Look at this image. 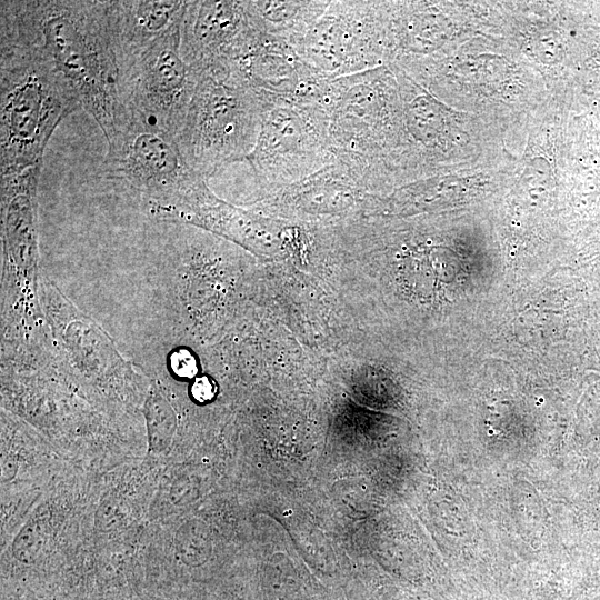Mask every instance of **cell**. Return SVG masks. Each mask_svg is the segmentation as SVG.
<instances>
[{"instance_id":"obj_1","label":"cell","mask_w":600,"mask_h":600,"mask_svg":"<svg viewBox=\"0 0 600 600\" xmlns=\"http://www.w3.org/2000/svg\"><path fill=\"white\" fill-rule=\"evenodd\" d=\"M0 39L42 54L68 81L108 140L122 106L106 1L0 2Z\"/></svg>"},{"instance_id":"obj_2","label":"cell","mask_w":600,"mask_h":600,"mask_svg":"<svg viewBox=\"0 0 600 600\" xmlns=\"http://www.w3.org/2000/svg\"><path fill=\"white\" fill-rule=\"evenodd\" d=\"M1 177L42 162L56 128L79 104L57 69L29 46L0 41Z\"/></svg>"},{"instance_id":"obj_3","label":"cell","mask_w":600,"mask_h":600,"mask_svg":"<svg viewBox=\"0 0 600 600\" xmlns=\"http://www.w3.org/2000/svg\"><path fill=\"white\" fill-rule=\"evenodd\" d=\"M267 99L239 63L197 71V82L176 137L190 168L204 179L246 161L261 129Z\"/></svg>"},{"instance_id":"obj_4","label":"cell","mask_w":600,"mask_h":600,"mask_svg":"<svg viewBox=\"0 0 600 600\" xmlns=\"http://www.w3.org/2000/svg\"><path fill=\"white\" fill-rule=\"evenodd\" d=\"M392 74L381 66L333 79L328 108L336 160L363 189L380 182L394 138Z\"/></svg>"},{"instance_id":"obj_5","label":"cell","mask_w":600,"mask_h":600,"mask_svg":"<svg viewBox=\"0 0 600 600\" xmlns=\"http://www.w3.org/2000/svg\"><path fill=\"white\" fill-rule=\"evenodd\" d=\"M263 94L260 133L246 160L260 182L280 190L336 161L327 111Z\"/></svg>"},{"instance_id":"obj_6","label":"cell","mask_w":600,"mask_h":600,"mask_svg":"<svg viewBox=\"0 0 600 600\" xmlns=\"http://www.w3.org/2000/svg\"><path fill=\"white\" fill-rule=\"evenodd\" d=\"M101 173L129 183L148 206L172 202L201 180L187 163L174 137L148 124L121 106Z\"/></svg>"},{"instance_id":"obj_7","label":"cell","mask_w":600,"mask_h":600,"mask_svg":"<svg viewBox=\"0 0 600 600\" xmlns=\"http://www.w3.org/2000/svg\"><path fill=\"white\" fill-rule=\"evenodd\" d=\"M384 7L373 1H330L292 48L310 69L329 79L381 67L388 41Z\"/></svg>"},{"instance_id":"obj_8","label":"cell","mask_w":600,"mask_h":600,"mask_svg":"<svg viewBox=\"0 0 600 600\" xmlns=\"http://www.w3.org/2000/svg\"><path fill=\"white\" fill-rule=\"evenodd\" d=\"M180 44L181 23H178L118 70L122 106L174 138L197 82V71L183 59Z\"/></svg>"},{"instance_id":"obj_9","label":"cell","mask_w":600,"mask_h":600,"mask_svg":"<svg viewBox=\"0 0 600 600\" xmlns=\"http://www.w3.org/2000/svg\"><path fill=\"white\" fill-rule=\"evenodd\" d=\"M246 1H188L181 22L180 50L196 71L239 63L263 40Z\"/></svg>"},{"instance_id":"obj_10","label":"cell","mask_w":600,"mask_h":600,"mask_svg":"<svg viewBox=\"0 0 600 600\" xmlns=\"http://www.w3.org/2000/svg\"><path fill=\"white\" fill-rule=\"evenodd\" d=\"M188 1H106L118 70L129 64L157 39L182 22Z\"/></svg>"},{"instance_id":"obj_11","label":"cell","mask_w":600,"mask_h":600,"mask_svg":"<svg viewBox=\"0 0 600 600\" xmlns=\"http://www.w3.org/2000/svg\"><path fill=\"white\" fill-rule=\"evenodd\" d=\"M330 1H246L263 37L291 47L327 9Z\"/></svg>"},{"instance_id":"obj_12","label":"cell","mask_w":600,"mask_h":600,"mask_svg":"<svg viewBox=\"0 0 600 600\" xmlns=\"http://www.w3.org/2000/svg\"><path fill=\"white\" fill-rule=\"evenodd\" d=\"M149 448L156 453L167 451L173 440L176 416L168 401L153 393L146 406Z\"/></svg>"},{"instance_id":"obj_13","label":"cell","mask_w":600,"mask_h":600,"mask_svg":"<svg viewBox=\"0 0 600 600\" xmlns=\"http://www.w3.org/2000/svg\"><path fill=\"white\" fill-rule=\"evenodd\" d=\"M48 529L41 518H32L17 533L12 542V554L22 563H32L42 551Z\"/></svg>"},{"instance_id":"obj_14","label":"cell","mask_w":600,"mask_h":600,"mask_svg":"<svg viewBox=\"0 0 600 600\" xmlns=\"http://www.w3.org/2000/svg\"><path fill=\"white\" fill-rule=\"evenodd\" d=\"M202 532V529L199 530L193 522H187L177 530L174 547L184 563L197 564L203 559L206 542Z\"/></svg>"},{"instance_id":"obj_15","label":"cell","mask_w":600,"mask_h":600,"mask_svg":"<svg viewBox=\"0 0 600 600\" xmlns=\"http://www.w3.org/2000/svg\"><path fill=\"white\" fill-rule=\"evenodd\" d=\"M124 517L120 501L109 498L100 504L96 522L101 529L110 530L119 527Z\"/></svg>"},{"instance_id":"obj_16","label":"cell","mask_w":600,"mask_h":600,"mask_svg":"<svg viewBox=\"0 0 600 600\" xmlns=\"http://www.w3.org/2000/svg\"><path fill=\"white\" fill-rule=\"evenodd\" d=\"M191 392L196 400L207 402L213 398L216 388L211 380L201 378L193 383Z\"/></svg>"}]
</instances>
